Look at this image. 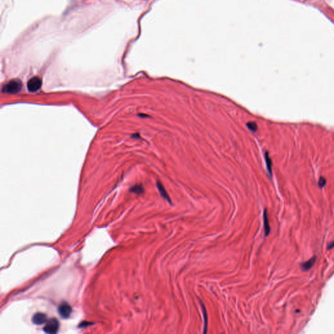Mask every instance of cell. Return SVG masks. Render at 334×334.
I'll return each mask as SVG.
<instances>
[{"mask_svg":"<svg viewBox=\"0 0 334 334\" xmlns=\"http://www.w3.org/2000/svg\"><path fill=\"white\" fill-rule=\"evenodd\" d=\"M59 326V322L56 318H50L47 321L45 326L43 328V331L49 334L56 333L58 331Z\"/></svg>","mask_w":334,"mask_h":334,"instance_id":"7a4b0ae2","label":"cell"},{"mask_svg":"<svg viewBox=\"0 0 334 334\" xmlns=\"http://www.w3.org/2000/svg\"><path fill=\"white\" fill-rule=\"evenodd\" d=\"M156 185H157V189H158L159 191L161 196L163 198L165 199L166 201H168L169 203L172 204L171 199H170V196H169V194L167 193L166 191L165 188L164 187L163 185L162 184V183H161V182H159V181H157V184H156Z\"/></svg>","mask_w":334,"mask_h":334,"instance_id":"52a82bcc","label":"cell"},{"mask_svg":"<svg viewBox=\"0 0 334 334\" xmlns=\"http://www.w3.org/2000/svg\"><path fill=\"white\" fill-rule=\"evenodd\" d=\"M246 125H247V128H248L251 131H252V132H256V131H257L258 125L256 122L254 121L247 122Z\"/></svg>","mask_w":334,"mask_h":334,"instance_id":"7c38bea8","label":"cell"},{"mask_svg":"<svg viewBox=\"0 0 334 334\" xmlns=\"http://www.w3.org/2000/svg\"><path fill=\"white\" fill-rule=\"evenodd\" d=\"M47 316L45 314L42 313H38L35 314L32 317V322L35 325H42L47 322Z\"/></svg>","mask_w":334,"mask_h":334,"instance_id":"5b68a950","label":"cell"},{"mask_svg":"<svg viewBox=\"0 0 334 334\" xmlns=\"http://www.w3.org/2000/svg\"><path fill=\"white\" fill-rule=\"evenodd\" d=\"M264 159H265V161H266V168H267L268 172L270 176H271L272 174V160H271V158L270 157V155H269L268 152H267V151L265 152Z\"/></svg>","mask_w":334,"mask_h":334,"instance_id":"30bf717a","label":"cell"},{"mask_svg":"<svg viewBox=\"0 0 334 334\" xmlns=\"http://www.w3.org/2000/svg\"><path fill=\"white\" fill-rule=\"evenodd\" d=\"M200 303L201 305V309H202V315H203L204 318V333H207L208 332V313H207L206 308L205 307L204 304H203L201 299H199Z\"/></svg>","mask_w":334,"mask_h":334,"instance_id":"8992f818","label":"cell"},{"mask_svg":"<svg viewBox=\"0 0 334 334\" xmlns=\"http://www.w3.org/2000/svg\"><path fill=\"white\" fill-rule=\"evenodd\" d=\"M326 183V179L323 177H320L319 179V181H318V186H319L320 188L324 187V186H325Z\"/></svg>","mask_w":334,"mask_h":334,"instance_id":"4fadbf2b","label":"cell"},{"mask_svg":"<svg viewBox=\"0 0 334 334\" xmlns=\"http://www.w3.org/2000/svg\"><path fill=\"white\" fill-rule=\"evenodd\" d=\"M263 219H264V228L265 236H268L270 233V227L269 225V219L268 217L267 209H265L264 210L263 214Z\"/></svg>","mask_w":334,"mask_h":334,"instance_id":"9c48e42d","label":"cell"},{"mask_svg":"<svg viewBox=\"0 0 334 334\" xmlns=\"http://www.w3.org/2000/svg\"><path fill=\"white\" fill-rule=\"evenodd\" d=\"M316 260H317V257H313L311 258V259H309V260H307V261L302 263L300 266L301 270H302V271H304V272H306V271L309 270L310 269L314 266Z\"/></svg>","mask_w":334,"mask_h":334,"instance_id":"ba28073f","label":"cell"},{"mask_svg":"<svg viewBox=\"0 0 334 334\" xmlns=\"http://www.w3.org/2000/svg\"><path fill=\"white\" fill-rule=\"evenodd\" d=\"M58 313L62 318H67L70 317L72 313V308L71 305L65 302L61 303L58 307Z\"/></svg>","mask_w":334,"mask_h":334,"instance_id":"277c9868","label":"cell"},{"mask_svg":"<svg viewBox=\"0 0 334 334\" xmlns=\"http://www.w3.org/2000/svg\"><path fill=\"white\" fill-rule=\"evenodd\" d=\"M333 247H334V241H331V243H329L328 245V247H327V249H332Z\"/></svg>","mask_w":334,"mask_h":334,"instance_id":"5bb4252c","label":"cell"},{"mask_svg":"<svg viewBox=\"0 0 334 334\" xmlns=\"http://www.w3.org/2000/svg\"><path fill=\"white\" fill-rule=\"evenodd\" d=\"M42 86V80L39 77L34 76L29 79L27 83V87L29 92H35L39 90Z\"/></svg>","mask_w":334,"mask_h":334,"instance_id":"3957f363","label":"cell"},{"mask_svg":"<svg viewBox=\"0 0 334 334\" xmlns=\"http://www.w3.org/2000/svg\"><path fill=\"white\" fill-rule=\"evenodd\" d=\"M144 189L142 185H135L130 189V191L136 194H141L144 192Z\"/></svg>","mask_w":334,"mask_h":334,"instance_id":"8fae6325","label":"cell"},{"mask_svg":"<svg viewBox=\"0 0 334 334\" xmlns=\"http://www.w3.org/2000/svg\"><path fill=\"white\" fill-rule=\"evenodd\" d=\"M22 86V82L18 79H14L9 81L3 86L2 92L7 93H16L21 90Z\"/></svg>","mask_w":334,"mask_h":334,"instance_id":"6da1fadb","label":"cell"}]
</instances>
